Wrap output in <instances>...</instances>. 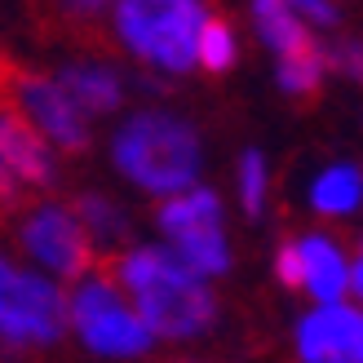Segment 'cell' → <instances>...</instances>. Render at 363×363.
I'll return each instance as SVG.
<instances>
[{
	"instance_id": "obj_1",
	"label": "cell",
	"mask_w": 363,
	"mask_h": 363,
	"mask_svg": "<svg viewBox=\"0 0 363 363\" xmlns=\"http://www.w3.org/2000/svg\"><path fill=\"white\" fill-rule=\"evenodd\" d=\"M124 293L133 297L138 319L147 323L151 337H195L217 319V301L208 293V284L191 275L169 248H133L124 252L116 275Z\"/></svg>"
},
{
	"instance_id": "obj_2",
	"label": "cell",
	"mask_w": 363,
	"mask_h": 363,
	"mask_svg": "<svg viewBox=\"0 0 363 363\" xmlns=\"http://www.w3.org/2000/svg\"><path fill=\"white\" fill-rule=\"evenodd\" d=\"M111 160L133 186L151 195L191 191L199 177V138L186 120L169 111H138L116 129Z\"/></svg>"
},
{
	"instance_id": "obj_3",
	"label": "cell",
	"mask_w": 363,
	"mask_h": 363,
	"mask_svg": "<svg viewBox=\"0 0 363 363\" xmlns=\"http://www.w3.org/2000/svg\"><path fill=\"white\" fill-rule=\"evenodd\" d=\"M111 23L120 45L160 71H182L195 67V40L204 27V5L199 0H116Z\"/></svg>"
},
{
	"instance_id": "obj_4",
	"label": "cell",
	"mask_w": 363,
	"mask_h": 363,
	"mask_svg": "<svg viewBox=\"0 0 363 363\" xmlns=\"http://www.w3.org/2000/svg\"><path fill=\"white\" fill-rule=\"evenodd\" d=\"M67 323L89 350L106 359H138L155 341L111 275H84L76 284V293L67 301Z\"/></svg>"
},
{
	"instance_id": "obj_5",
	"label": "cell",
	"mask_w": 363,
	"mask_h": 363,
	"mask_svg": "<svg viewBox=\"0 0 363 363\" xmlns=\"http://www.w3.org/2000/svg\"><path fill=\"white\" fill-rule=\"evenodd\" d=\"M67 333V297L35 270H18L0 257V341L9 346H53Z\"/></svg>"
},
{
	"instance_id": "obj_6",
	"label": "cell",
	"mask_w": 363,
	"mask_h": 363,
	"mask_svg": "<svg viewBox=\"0 0 363 363\" xmlns=\"http://www.w3.org/2000/svg\"><path fill=\"white\" fill-rule=\"evenodd\" d=\"M160 230L169 235V252L191 270V275L208 279L222 275L230 266V248L222 235V204L208 186H191L177 191L160 204Z\"/></svg>"
},
{
	"instance_id": "obj_7",
	"label": "cell",
	"mask_w": 363,
	"mask_h": 363,
	"mask_svg": "<svg viewBox=\"0 0 363 363\" xmlns=\"http://www.w3.org/2000/svg\"><path fill=\"white\" fill-rule=\"evenodd\" d=\"M0 94L13 102V111L23 116L49 147H58V151H84L89 147V120L76 111V102L62 94V84L53 76L0 67Z\"/></svg>"
},
{
	"instance_id": "obj_8",
	"label": "cell",
	"mask_w": 363,
	"mask_h": 363,
	"mask_svg": "<svg viewBox=\"0 0 363 363\" xmlns=\"http://www.w3.org/2000/svg\"><path fill=\"white\" fill-rule=\"evenodd\" d=\"M23 248L27 257L58 279H84L94 266V240L84 235L80 217L67 204H40L23 217Z\"/></svg>"
},
{
	"instance_id": "obj_9",
	"label": "cell",
	"mask_w": 363,
	"mask_h": 363,
	"mask_svg": "<svg viewBox=\"0 0 363 363\" xmlns=\"http://www.w3.org/2000/svg\"><path fill=\"white\" fill-rule=\"evenodd\" d=\"M53 182V151L0 94V204H13L18 191H40Z\"/></svg>"
},
{
	"instance_id": "obj_10",
	"label": "cell",
	"mask_w": 363,
	"mask_h": 363,
	"mask_svg": "<svg viewBox=\"0 0 363 363\" xmlns=\"http://www.w3.org/2000/svg\"><path fill=\"white\" fill-rule=\"evenodd\" d=\"M297 350L306 363H359L363 350V315L350 306H319L301 319Z\"/></svg>"
},
{
	"instance_id": "obj_11",
	"label": "cell",
	"mask_w": 363,
	"mask_h": 363,
	"mask_svg": "<svg viewBox=\"0 0 363 363\" xmlns=\"http://www.w3.org/2000/svg\"><path fill=\"white\" fill-rule=\"evenodd\" d=\"M62 84V94L76 102V111L89 120V116H111L116 106L124 102V80L120 71L102 67V62H71L62 67L58 76H53Z\"/></svg>"
},
{
	"instance_id": "obj_12",
	"label": "cell",
	"mask_w": 363,
	"mask_h": 363,
	"mask_svg": "<svg viewBox=\"0 0 363 363\" xmlns=\"http://www.w3.org/2000/svg\"><path fill=\"white\" fill-rule=\"evenodd\" d=\"M297 252H301V284L323 306H337L350 288V266L341 257V248L333 240H323V235H306L297 244Z\"/></svg>"
},
{
	"instance_id": "obj_13",
	"label": "cell",
	"mask_w": 363,
	"mask_h": 363,
	"mask_svg": "<svg viewBox=\"0 0 363 363\" xmlns=\"http://www.w3.org/2000/svg\"><path fill=\"white\" fill-rule=\"evenodd\" d=\"M252 18H257L262 40L275 49L279 58H293V53L315 45V35L306 31V23L284 5V0H252Z\"/></svg>"
},
{
	"instance_id": "obj_14",
	"label": "cell",
	"mask_w": 363,
	"mask_h": 363,
	"mask_svg": "<svg viewBox=\"0 0 363 363\" xmlns=\"http://www.w3.org/2000/svg\"><path fill=\"white\" fill-rule=\"evenodd\" d=\"M359 199H363V173L354 164H333L328 173H319V182L311 186V204L323 217L354 213Z\"/></svg>"
},
{
	"instance_id": "obj_15",
	"label": "cell",
	"mask_w": 363,
	"mask_h": 363,
	"mask_svg": "<svg viewBox=\"0 0 363 363\" xmlns=\"http://www.w3.org/2000/svg\"><path fill=\"white\" fill-rule=\"evenodd\" d=\"M71 213L80 217V226H84V235L94 244H116V240H124V230H129L124 208L116 199H106V195H80Z\"/></svg>"
},
{
	"instance_id": "obj_16",
	"label": "cell",
	"mask_w": 363,
	"mask_h": 363,
	"mask_svg": "<svg viewBox=\"0 0 363 363\" xmlns=\"http://www.w3.org/2000/svg\"><path fill=\"white\" fill-rule=\"evenodd\" d=\"M323 71H328V53L311 45V49L293 53V58H279V89L293 98H311V94H319Z\"/></svg>"
},
{
	"instance_id": "obj_17",
	"label": "cell",
	"mask_w": 363,
	"mask_h": 363,
	"mask_svg": "<svg viewBox=\"0 0 363 363\" xmlns=\"http://www.w3.org/2000/svg\"><path fill=\"white\" fill-rule=\"evenodd\" d=\"M235 62V31L226 23H217V18H204V27H199V40H195V67L204 71H226Z\"/></svg>"
},
{
	"instance_id": "obj_18",
	"label": "cell",
	"mask_w": 363,
	"mask_h": 363,
	"mask_svg": "<svg viewBox=\"0 0 363 363\" xmlns=\"http://www.w3.org/2000/svg\"><path fill=\"white\" fill-rule=\"evenodd\" d=\"M40 5L58 18L62 27H76V31H89L98 23V18H106L111 13V5L116 0H40Z\"/></svg>"
},
{
	"instance_id": "obj_19",
	"label": "cell",
	"mask_w": 363,
	"mask_h": 363,
	"mask_svg": "<svg viewBox=\"0 0 363 363\" xmlns=\"http://www.w3.org/2000/svg\"><path fill=\"white\" fill-rule=\"evenodd\" d=\"M240 204L248 217H257L266 204V160H262V151H244V160H240Z\"/></svg>"
},
{
	"instance_id": "obj_20",
	"label": "cell",
	"mask_w": 363,
	"mask_h": 363,
	"mask_svg": "<svg viewBox=\"0 0 363 363\" xmlns=\"http://www.w3.org/2000/svg\"><path fill=\"white\" fill-rule=\"evenodd\" d=\"M328 62H337L350 80H359V84H363V40H346V45H341Z\"/></svg>"
},
{
	"instance_id": "obj_21",
	"label": "cell",
	"mask_w": 363,
	"mask_h": 363,
	"mask_svg": "<svg viewBox=\"0 0 363 363\" xmlns=\"http://www.w3.org/2000/svg\"><path fill=\"white\" fill-rule=\"evenodd\" d=\"M275 275H279V284H288V288H297V284H301V252H297V244H284V248H279V257H275Z\"/></svg>"
},
{
	"instance_id": "obj_22",
	"label": "cell",
	"mask_w": 363,
	"mask_h": 363,
	"mask_svg": "<svg viewBox=\"0 0 363 363\" xmlns=\"http://www.w3.org/2000/svg\"><path fill=\"white\" fill-rule=\"evenodd\" d=\"M284 5L293 9L297 18H315V23H323V27L337 23V9L328 5V0H284Z\"/></svg>"
},
{
	"instance_id": "obj_23",
	"label": "cell",
	"mask_w": 363,
	"mask_h": 363,
	"mask_svg": "<svg viewBox=\"0 0 363 363\" xmlns=\"http://www.w3.org/2000/svg\"><path fill=\"white\" fill-rule=\"evenodd\" d=\"M350 284H354V293H359V297H363V257H359V266H354V270H350Z\"/></svg>"
},
{
	"instance_id": "obj_24",
	"label": "cell",
	"mask_w": 363,
	"mask_h": 363,
	"mask_svg": "<svg viewBox=\"0 0 363 363\" xmlns=\"http://www.w3.org/2000/svg\"><path fill=\"white\" fill-rule=\"evenodd\" d=\"M359 363H363V350H359Z\"/></svg>"
}]
</instances>
